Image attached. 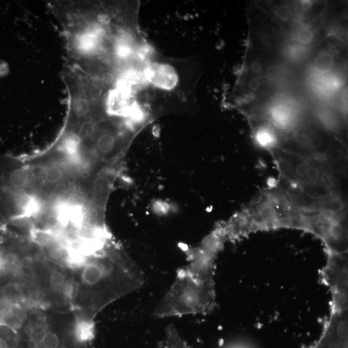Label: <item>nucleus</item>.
Instances as JSON below:
<instances>
[{
    "label": "nucleus",
    "mask_w": 348,
    "mask_h": 348,
    "mask_svg": "<svg viewBox=\"0 0 348 348\" xmlns=\"http://www.w3.org/2000/svg\"><path fill=\"white\" fill-rule=\"evenodd\" d=\"M212 264L194 259L177 274L169 291L154 312L158 318L205 314L215 304Z\"/></svg>",
    "instance_id": "f257e3e1"
},
{
    "label": "nucleus",
    "mask_w": 348,
    "mask_h": 348,
    "mask_svg": "<svg viewBox=\"0 0 348 348\" xmlns=\"http://www.w3.org/2000/svg\"><path fill=\"white\" fill-rule=\"evenodd\" d=\"M149 81L154 85L163 88L174 87L177 77L171 66L164 64H156L148 68L147 74Z\"/></svg>",
    "instance_id": "f03ea898"
},
{
    "label": "nucleus",
    "mask_w": 348,
    "mask_h": 348,
    "mask_svg": "<svg viewBox=\"0 0 348 348\" xmlns=\"http://www.w3.org/2000/svg\"><path fill=\"white\" fill-rule=\"evenodd\" d=\"M270 114L275 125L280 128L289 127L296 118L294 106L288 101H279L275 104Z\"/></svg>",
    "instance_id": "7ed1b4c3"
},
{
    "label": "nucleus",
    "mask_w": 348,
    "mask_h": 348,
    "mask_svg": "<svg viewBox=\"0 0 348 348\" xmlns=\"http://www.w3.org/2000/svg\"><path fill=\"white\" fill-rule=\"evenodd\" d=\"M335 61L333 56L327 52L321 53L315 59V68L319 74H328L334 67Z\"/></svg>",
    "instance_id": "20e7f679"
},
{
    "label": "nucleus",
    "mask_w": 348,
    "mask_h": 348,
    "mask_svg": "<svg viewBox=\"0 0 348 348\" xmlns=\"http://www.w3.org/2000/svg\"><path fill=\"white\" fill-rule=\"evenodd\" d=\"M256 139L259 145L263 147H270L276 144L277 137L271 128L263 126L257 131Z\"/></svg>",
    "instance_id": "39448f33"
},
{
    "label": "nucleus",
    "mask_w": 348,
    "mask_h": 348,
    "mask_svg": "<svg viewBox=\"0 0 348 348\" xmlns=\"http://www.w3.org/2000/svg\"><path fill=\"white\" fill-rule=\"evenodd\" d=\"M17 305L13 303V300L5 297L0 298V318L5 319L14 312Z\"/></svg>",
    "instance_id": "423d86ee"
},
{
    "label": "nucleus",
    "mask_w": 348,
    "mask_h": 348,
    "mask_svg": "<svg viewBox=\"0 0 348 348\" xmlns=\"http://www.w3.org/2000/svg\"><path fill=\"white\" fill-rule=\"evenodd\" d=\"M296 39L299 42V44H303V45H307L312 41L314 37L313 32L308 28H299L295 34Z\"/></svg>",
    "instance_id": "0eeeda50"
},
{
    "label": "nucleus",
    "mask_w": 348,
    "mask_h": 348,
    "mask_svg": "<svg viewBox=\"0 0 348 348\" xmlns=\"http://www.w3.org/2000/svg\"><path fill=\"white\" fill-rule=\"evenodd\" d=\"M50 283L51 285L56 288H59L64 285L65 283V276L63 273L54 270L51 273L50 276Z\"/></svg>",
    "instance_id": "6e6552de"
},
{
    "label": "nucleus",
    "mask_w": 348,
    "mask_h": 348,
    "mask_svg": "<svg viewBox=\"0 0 348 348\" xmlns=\"http://www.w3.org/2000/svg\"><path fill=\"white\" fill-rule=\"evenodd\" d=\"M275 14L282 20L286 21L290 19L292 15V11L287 6H279L275 8Z\"/></svg>",
    "instance_id": "1a4fd4ad"
},
{
    "label": "nucleus",
    "mask_w": 348,
    "mask_h": 348,
    "mask_svg": "<svg viewBox=\"0 0 348 348\" xmlns=\"http://www.w3.org/2000/svg\"><path fill=\"white\" fill-rule=\"evenodd\" d=\"M250 69L255 74H260L263 72V66L258 61H254L250 65Z\"/></svg>",
    "instance_id": "9d476101"
},
{
    "label": "nucleus",
    "mask_w": 348,
    "mask_h": 348,
    "mask_svg": "<svg viewBox=\"0 0 348 348\" xmlns=\"http://www.w3.org/2000/svg\"><path fill=\"white\" fill-rule=\"evenodd\" d=\"M248 86L252 91H257L259 89L261 86V81L259 79L254 77L248 83Z\"/></svg>",
    "instance_id": "9b49d317"
},
{
    "label": "nucleus",
    "mask_w": 348,
    "mask_h": 348,
    "mask_svg": "<svg viewBox=\"0 0 348 348\" xmlns=\"http://www.w3.org/2000/svg\"><path fill=\"white\" fill-rule=\"evenodd\" d=\"M308 167L305 164H300L296 168V172L299 176H305L307 174Z\"/></svg>",
    "instance_id": "f8f14e48"
},
{
    "label": "nucleus",
    "mask_w": 348,
    "mask_h": 348,
    "mask_svg": "<svg viewBox=\"0 0 348 348\" xmlns=\"http://www.w3.org/2000/svg\"><path fill=\"white\" fill-rule=\"evenodd\" d=\"M318 170L316 168H310L308 169L307 176L310 179H316L319 176Z\"/></svg>",
    "instance_id": "ddd939ff"
},
{
    "label": "nucleus",
    "mask_w": 348,
    "mask_h": 348,
    "mask_svg": "<svg viewBox=\"0 0 348 348\" xmlns=\"http://www.w3.org/2000/svg\"><path fill=\"white\" fill-rule=\"evenodd\" d=\"M8 341L11 340L9 339L0 336V348H10Z\"/></svg>",
    "instance_id": "4468645a"
}]
</instances>
